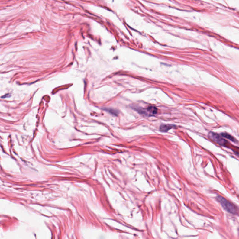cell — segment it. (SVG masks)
I'll list each match as a JSON object with an SVG mask.
<instances>
[{
  "mask_svg": "<svg viewBox=\"0 0 239 239\" xmlns=\"http://www.w3.org/2000/svg\"><path fill=\"white\" fill-rule=\"evenodd\" d=\"M209 137L212 140V141H214L217 144L221 145V146L228 148H231L232 146L230 145V143L224 139L221 134L215 133L210 132L209 134Z\"/></svg>",
  "mask_w": 239,
  "mask_h": 239,
  "instance_id": "obj_2",
  "label": "cell"
},
{
  "mask_svg": "<svg viewBox=\"0 0 239 239\" xmlns=\"http://www.w3.org/2000/svg\"><path fill=\"white\" fill-rule=\"evenodd\" d=\"M221 135L223 137L228 139L229 140L232 141V142H234V143L236 142V140L234 137H232V136H231L230 134H228L224 133L221 134Z\"/></svg>",
  "mask_w": 239,
  "mask_h": 239,
  "instance_id": "obj_5",
  "label": "cell"
},
{
  "mask_svg": "<svg viewBox=\"0 0 239 239\" xmlns=\"http://www.w3.org/2000/svg\"><path fill=\"white\" fill-rule=\"evenodd\" d=\"M217 199L220 202L223 208L228 212L233 214H235L237 212V209L236 206L223 197L221 196H218Z\"/></svg>",
  "mask_w": 239,
  "mask_h": 239,
  "instance_id": "obj_1",
  "label": "cell"
},
{
  "mask_svg": "<svg viewBox=\"0 0 239 239\" xmlns=\"http://www.w3.org/2000/svg\"><path fill=\"white\" fill-rule=\"evenodd\" d=\"M176 127V126L173 124H162L159 127V130L162 132H167L171 128Z\"/></svg>",
  "mask_w": 239,
  "mask_h": 239,
  "instance_id": "obj_3",
  "label": "cell"
},
{
  "mask_svg": "<svg viewBox=\"0 0 239 239\" xmlns=\"http://www.w3.org/2000/svg\"><path fill=\"white\" fill-rule=\"evenodd\" d=\"M146 110L148 111V113H149L150 116L155 115L157 113V108L155 106H150L146 109Z\"/></svg>",
  "mask_w": 239,
  "mask_h": 239,
  "instance_id": "obj_4",
  "label": "cell"
},
{
  "mask_svg": "<svg viewBox=\"0 0 239 239\" xmlns=\"http://www.w3.org/2000/svg\"><path fill=\"white\" fill-rule=\"evenodd\" d=\"M104 110L112 114L113 115H115V116H117L118 115V114H119V111L117 110H116V109H115L105 108L104 109Z\"/></svg>",
  "mask_w": 239,
  "mask_h": 239,
  "instance_id": "obj_6",
  "label": "cell"
},
{
  "mask_svg": "<svg viewBox=\"0 0 239 239\" xmlns=\"http://www.w3.org/2000/svg\"><path fill=\"white\" fill-rule=\"evenodd\" d=\"M230 149H231L237 156L239 157V147L232 145Z\"/></svg>",
  "mask_w": 239,
  "mask_h": 239,
  "instance_id": "obj_7",
  "label": "cell"
}]
</instances>
